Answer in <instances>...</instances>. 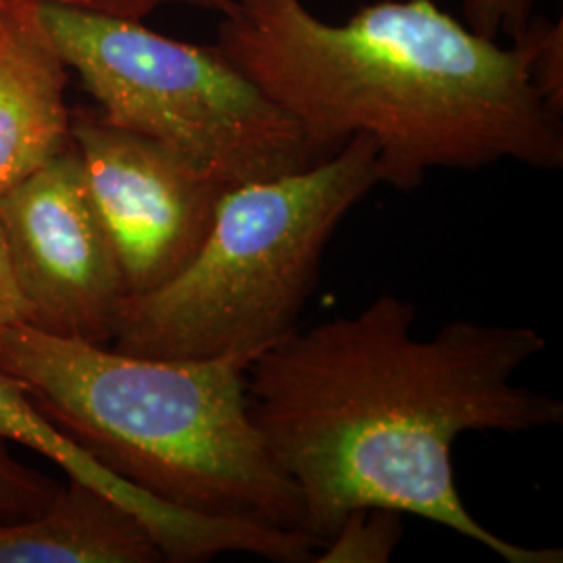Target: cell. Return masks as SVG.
<instances>
[{
    "instance_id": "18",
    "label": "cell",
    "mask_w": 563,
    "mask_h": 563,
    "mask_svg": "<svg viewBox=\"0 0 563 563\" xmlns=\"http://www.w3.org/2000/svg\"><path fill=\"white\" fill-rule=\"evenodd\" d=\"M46 2H63V0H0V21L9 18L11 13L20 11L23 7H36Z\"/></svg>"
},
{
    "instance_id": "11",
    "label": "cell",
    "mask_w": 563,
    "mask_h": 563,
    "mask_svg": "<svg viewBox=\"0 0 563 563\" xmlns=\"http://www.w3.org/2000/svg\"><path fill=\"white\" fill-rule=\"evenodd\" d=\"M401 511L388 507L351 509L322 544L318 563H388L405 534Z\"/></svg>"
},
{
    "instance_id": "2",
    "label": "cell",
    "mask_w": 563,
    "mask_h": 563,
    "mask_svg": "<svg viewBox=\"0 0 563 563\" xmlns=\"http://www.w3.org/2000/svg\"><path fill=\"white\" fill-rule=\"evenodd\" d=\"M232 2L216 44L322 157L369 136L397 190L434 169H562L563 115L532 86L522 38L505 48L432 0H380L339 25L302 0Z\"/></svg>"
},
{
    "instance_id": "12",
    "label": "cell",
    "mask_w": 563,
    "mask_h": 563,
    "mask_svg": "<svg viewBox=\"0 0 563 563\" xmlns=\"http://www.w3.org/2000/svg\"><path fill=\"white\" fill-rule=\"evenodd\" d=\"M528 46V74L544 102L563 115V21L534 15L518 36Z\"/></svg>"
},
{
    "instance_id": "15",
    "label": "cell",
    "mask_w": 563,
    "mask_h": 563,
    "mask_svg": "<svg viewBox=\"0 0 563 563\" xmlns=\"http://www.w3.org/2000/svg\"><path fill=\"white\" fill-rule=\"evenodd\" d=\"M15 323H27V307L13 276V267L0 225V332Z\"/></svg>"
},
{
    "instance_id": "1",
    "label": "cell",
    "mask_w": 563,
    "mask_h": 563,
    "mask_svg": "<svg viewBox=\"0 0 563 563\" xmlns=\"http://www.w3.org/2000/svg\"><path fill=\"white\" fill-rule=\"evenodd\" d=\"M416 305L384 292L351 316L297 328L249 365V409L295 484L301 530L322 547L357 507L441 523L505 563H562V549L511 543L478 522L455 484L465 432L563 423V401L516 380L547 339L522 323L451 320L413 334Z\"/></svg>"
},
{
    "instance_id": "16",
    "label": "cell",
    "mask_w": 563,
    "mask_h": 563,
    "mask_svg": "<svg viewBox=\"0 0 563 563\" xmlns=\"http://www.w3.org/2000/svg\"><path fill=\"white\" fill-rule=\"evenodd\" d=\"M71 4H80L92 11H102L111 15H121V18H132V20H142L151 15L155 9L162 4H172L176 0H65Z\"/></svg>"
},
{
    "instance_id": "14",
    "label": "cell",
    "mask_w": 563,
    "mask_h": 563,
    "mask_svg": "<svg viewBox=\"0 0 563 563\" xmlns=\"http://www.w3.org/2000/svg\"><path fill=\"white\" fill-rule=\"evenodd\" d=\"M544 0H463V23L484 38L516 41Z\"/></svg>"
},
{
    "instance_id": "6",
    "label": "cell",
    "mask_w": 563,
    "mask_h": 563,
    "mask_svg": "<svg viewBox=\"0 0 563 563\" xmlns=\"http://www.w3.org/2000/svg\"><path fill=\"white\" fill-rule=\"evenodd\" d=\"M0 225L27 323L63 339L113 341L128 292L74 146L0 197Z\"/></svg>"
},
{
    "instance_id": "9",
    "label": "cell",
    "mask_w": 563,
    "mask_h": 563,
    "mask_svg": "<svg viewBox=\"0 0 563 563\" xmlns=\"http://www.w3.org/2000/svg\"><path fill=\"white\" fill-rule=\"evenodd\" d=\"M67 71L41 4L0 21V197L74 146Z\"/></svg>"
},
{
    "instance_id": "3",
    "label": "cell",
    "mask_w": 563,
    "mask_h": 563,
    "mask_svg": "<svg viewBox=\"0 0 563 563\" xmlns=\"http://www.w3.org/2000/svg\"><path fill=\"white\" fill-rule=\"evenodd\" d=\"M257 355L162 360L30 323L0 332V372L121 481L192 514L301 530L299 493L251 418Z\"/></svg>"
},
{
    "instance_id": "5",
    "label": "cell",
    "mask_w": 563,
    "mask_h": 563,
    "mask_svg": "<svg viewBox=\"0 0 563 563\" xmlns=\"http://www.w3.org/2000/svg\"><path fill=\"white\" fill-rule=\"evenodd\" d=\"M102 120L162 142L223 186L301 172L323 157L218 44L174 41L142 20L71 2L41 4Z\"/></svg>"
},
{
    "instance_id": "17",
    "label": "cell",
    "mask_w": 563,
    "mask_h": 563,
    "mask_svg": "<svg viewBox=\"0 0 563 563\" xmlns=\"http://www.w3.org/2000/svg\"><path fill=\"white\" fill-rule=\"evenodd\" d=\"M176 2H180V4H192V7L205 9V11H213V13H218L220 18L228 15V13L232 11V7H234L232 0H176Z\"/></svg>"
},
{
    "instance_id": "4",
    "label": "cell",
    "mask_w": 563,
    "mask_h": 563,
    "mask_svg": "<svg viewBox=\"0 0 563 563\" xmlns=\"http://www.w3.org/2000/svg\"><path fill=\"white\" fill-rule=\"evenodd\" d=\"M380 184L378 146L357 134L307 169L225 188L195 257L123 301L113 349L209 360L282 341L299 328L334 232Z\"/></svg>"
},
{
    "instance_id": "10",
    "label": "cell",
    "mask_w": 563,
    "mask_h": 563,
    "mask_svg": "<svg viewBox=\"0 0 563 563\" xmlns=\"http://www.w3.org/2000/svg\"><path fill=\"white\" fill-rule=\"evenodd\" d=\"M162 547L125 507L69 481L34 514L0 516V563H159Z\"/></svg>"
},
{
    "instance_id": "13",
    "label": "cell",
    "mask_w": 563,
    "mask_h": 563,
    "mask_svg": "<svg viewBox=\"0 0 563 563\" xmlns=\"http://www.w3.org/2000/svg\"><path fill=\"white\" fill-rule=\"evenodd\" d=\"M59 486L13 460L0 444V516L34 514L48 504Z\"/></svg>"
},
{
    "instance_id": "7",
    "label": "cell",
    "mask_w": 563,
    "mask_h": 563,
    "mask_svg": "<svg viewBox=\"0 0 563 563\" xmlns=\"http://www.w3.org/2000/svg\"><path fill=\"white\" fill-rule=\"evenodd\" d=\"M71 141L128 297L155 290L195 257L228 186L90 109L71 113Z\"/></svg>"
},
{
    "instance_id": "8",
    "label": "cell",
    "mask_w": 563,
    "mask_h": 563,
    "mask_svg": "<svg viewBox=\"0 0 563 563\" xmlns=\"http://www.w3.org/2000/svg\"><path fill=\"white\" fill-rule=\"evenodd\" d=\"M0 439L23 444L84 484L125 507L157 539L165 562H205L223 553H249L282 563L313 562L318 543L302 530L223 520L165 504L121 481L84 446L51 422L25 388L0 372Z\"/></svg>"
}]
</instances>
